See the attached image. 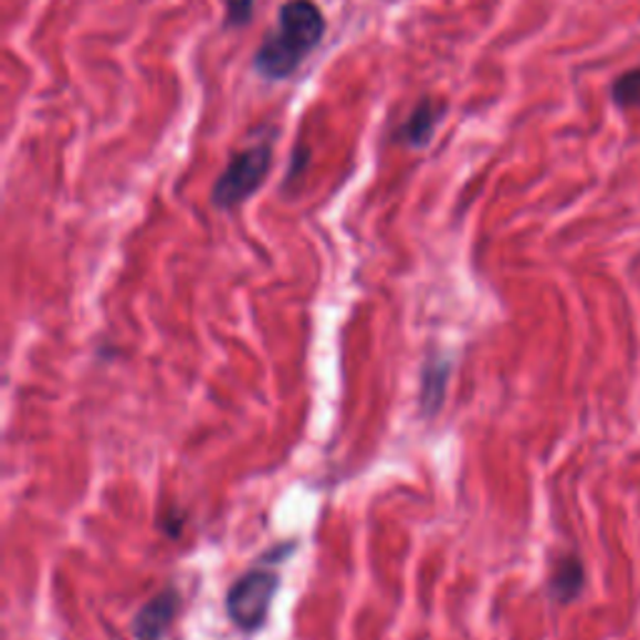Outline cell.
<instances>
[{"instance_id":"8","label":"cell","mask_w":640,"mask_h":640,"mask_svg":"<svg viewBox=\"0 0 640 640\" xmlns=\"http://www.w3.org/2000/svg\"><path fill=\"white\" fill-rule=\"evenodd\" d=\"M225 6V25L241 28L248 25L255 11V0H223Z\"/></svg>"},{"instance_id":"1","label":"cell","mask_w":640,"mask_h":640,"mask_svg":"<svg viewBox=\"0 0 640 640\" xmlns=\"http://www.w3.org/2000/svg\"><path fill=\"white\" fill-rule=\"evenodd\" d=\"M326 15L313 0H288L279 21L255 51L253 65L265 81H288L326 38Z\"/></svg>"},{"instance_id":"6","label":"cell","mask_w":640,"mask_h":640,"mask_svg":"<svg viewBox=\"0 0 640 640\" xmlns=\"http://www.w3.org/2000/svg\"><path fill=\"white\" fill-rule=\"evenodd\" d=\"M583 586V568L576 558H566L558 563L556 573H553V580H550V588H553V596L558 600H570L578 596V590Z\"/></svg>"},{"instance_id":"2","label":"cell","mask_w":640,"mask_h":640,"mask_svg":"<svg viewBox=\"0 0 640 640\" xmlns=\"http://www.w3.org/2000/svg\"><path fill=\"white\" fill-rule=\"evenodd\" d=\"M273 140L275 128L265 126L258 133V138L251 146L233 153L231 164L218 176L213 183V193H210V200H213L216 208L233 210L243 206L245 200L263 186V180L269 178L273 166Z\"/></svg>"},{"instance_id":"5","label":"cell","mask_w":640,"mask_h":640,"mask_svg":"<svg viewBox=\"0 0 640 640\" xmlns=\"http://www.w3.org/2000/svg\"><path fill=\"white\" fill-rule=\"evenodd\" d=\"M180 598L176 590H166L140 608V613L133 620V630H136L138 640H160L168 626L174 623L178 613Z\"/></svg>"},{"instance_id":"3","label":"cell","mask_w":640,"mask_h":640,"mask_svg":"<svg viewBox=\"0 0 640 640\" xmlns=\"http://www.w3.org/2000/svg\"><path fill=\"white\" fill-rule=\"evenodd\" d=\"M279 586H281L279 573L263 568L248 570L245 576L233 583L231 594L225 598L228 616H231L238 628L248 630V633L258 630L265 623V618H269V610L275 594H279Z\"/></svg>"},{"instance_id":"4","label":"cell","mask_w":640,"mask_h":640,"mask_svg":"<svg viewBox=\"0 0 640 640\" xmlns=\"http://www.w3.org/2000/svg\"><path fill=\"white\" fill-rule=\"evenodd\" d=\"M448 113V105L441 101H433L431 95L420 98L410 116L400 123V128L396 130V140L403 143L408 148H426L428 143L433 140L438 126H441Z\"/></svg>"},{"instance_id":"7","label":"cell","mask_w":640,"mask_h":640,"mask_svg":"<svg viewBox=\"0 0 640 640\" xmlns=\"http://www.w3.org/2000/svg\"><path fill=\"white\" fill-rule=\"evenodd\" d=\"M448 366L438 363V366H426L423 373V408L426 413H436L438 406L443 403V390H445Z\"/></svg>"}]
</instances>
